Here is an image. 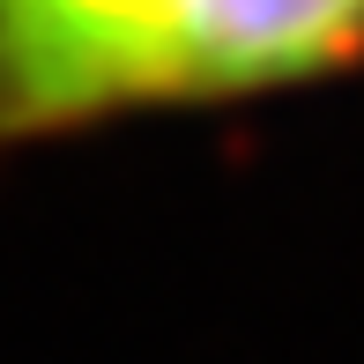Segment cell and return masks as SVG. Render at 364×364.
<instances>
[{"label": "cell", "instance_id": "cell-1", "mask_svg": "<svg viewBox=\"0 0 364 364\" xmlns=\"http://www.w3.org/2000/svg\"><path fill=\"white\" fill-rule=\"evenodd\" d=\"M364 75V0H0V149Z\"/></svg>", "mask_w": 364, "mask_h": 364}]
</instances>
